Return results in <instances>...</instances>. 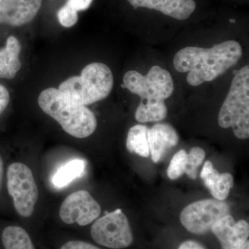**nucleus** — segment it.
I'll return each instance as SVG.
<instances>
[{
    "label": "nucleus",
    "mask_w": 249,
    "mask_h": 249,
    "mask_svg": "<svg viewBox=\"0 0 249 249\" xmlns=\"http://www.w3.org/2000/svg\"><path fill=\"white\" fill-rule=\"evenodd\" d=\"M78 11H85L91 6L93 0H68Z\"/></svg>",
    "instance_id": "b1692460"
},
{
    "label": "nucleus",
    "mask_w": 249,
    "mask_h": 249,
    "mask_svg": "<svg viewBox=\"0 0 249 249\" xmlns=\"http://www.w3.org/2000/svg\"><path fill=\"white\" fill-rule=\"evenodd\" d=\"M242 55V46L235 40H227L210 49L185 47L175 54V70L188 72L187 82L192 86H199L212 81L235 65Z\"/></svg>",
    "instance_id": "f257e3e1"
},
{
    "label": "nucleus",
    "mask_w": 249,
    "mask_h": 249,
    "mask_svg": "<svg viewBox=\"0 0 249 249\" xmlns=\"http://www.w3.org/2000/svg\"><path fill=\"white\" fill-rule=\"evenodd\" d=\"M101 213L99 204L89 192L80 190L70 195L60 206L59 216L64 224L83 227L94 222Z\"/></svg>",
    "instance_id": "1a4fd4ad"
},
{
    "label": "nucleus",
    "mask_w": 249,
    "mask_h": 249,
    "mask_svg": "<svg viewBox=\"0 0 249 249\" xmlns=\"http://www.w3.org/2000/svg\"><path fill=\"white\" fill-rule=\"evenodd\" d=\"M229 213V205L224 201L204 199L187 206L180 214V220L188 231L202 235Z\"/></svg>",
    "instance_id": "6e6552de"
},
{
    "label": "nucleus",
    "mask_w": 249,
    "mask_h": 249,
    "mask_svg": "<svg viewBox=\"0 0 249 249\" xmlns=\"http://www.w3.org/2000/svg\"><path fill=\"white\" fill-rule=\"evenodd\" d=\"M90 235L98 245L111 249H124L132 245L133 234L127 216L120 209L96 219Z\"/></svg>",
    "instance_id": "0eeeda50"
},
{
    "label": "nucleus",
    "mask_w": 249,
    "mask_h": 249,
    "mask_svg": "<svg viewBox=\"0 0 249 249\" xmlns=\"http://www.w3.org/2000/svg\"><path fill=\"white\" fill-rule=\"evenodd\" d=\"M204 150L199 147H193L188 154V161H187L186 169L185 173L187 174L188 178L192 179H196L197 168L199 165L202 164L205 159Z\"/></svg>",
    "instance_id": "aec40b11"
},
{
    "label": "nucleus",
    "mask_w": 249,
    "mask_h": 249,
    "mask_svg": "<svg viewBox=\"0 0 249 249\" xmlns=\"http://www.w3.org/2000/svg\"><path fill=\"white\" fill-rule=\"evenodd\" d=\"M148 129L147 126L142 124H136L129 129L126 147L129 152L145 158L150 155L147 139Z\"/></svg>",
    "instance_id": "f3484780"
},
{
    "label": "nucleus",
    "mask_w": 249,
    "mask_h": 249,
    "mask_svg": "<svg viewBox=\"0 0 249 249\" xmlns=\"http://www.w3.org/2000/svg\"><path fill=\"white\" fill-rule=\"evenodd\" d=\"M38 105L65 132L75 138L89 137L97 127V119L89 108L68 102L57 88H49L41 91Z\"/></svg>",
    "instance_id": "f03ea898"
},
{
    "label": "nucleus",
    "mask_w": 249,
    "mask_h": 249,
    "mask_svg": "<svg viewBox=\"0 0 249 249\" xmlns=\"http://www.w3.org/2000/svg\"><path fill=\"white\" fill-rule=\"evenodd\" d=\"M42 0H0V24L21 27L30 23L40 11Z\"/></svg>",
    "instance_id": "9d476101"
},
{
    "label": "nucleus",
    "mask_w": 249,
    "mask_h": 249,
    "mask_svg": "<svg viewBox=\"0 0 249 249\" xmlns=\"http://www.w3.org/2000/svg\"><path fill=\"white\" fill-rule=\"evenodd\" d=\"M222 128L232 127L237 138L249 137V67H242L232 80L230 89L218 115Z\"/></svg>",
    "instance_id": "39448f33"
},
{
    "label": "nucleus",
    "mask_w": 249,
    "mask_h": 249,
    "mask_svg": "<svg viewBox=\"0 0 249 249\" xmlns=\"http://www.w3.org/2000/svg\"><path fill=\"white\" fill-rule=\"evenodd\" d=\"M0 249H36L30 234L19 226L9 225L0 231Z\"/></svg>",
    "instance_id": "dca6fc26"
},
{
    "label": "nucleus",
    "mask_w": 249,
    "mask_h": 249,
    "mask_svg": "<svg viewBox=\"0 0 249 249\" xmlns=\"http://www.w3.org/2000/svg\"><path fill=\"white\" fill-rule=\"evenodd\" d=\"M78 12L71 3L67 1L66 4L59 9L57 14L59 22L65 28L73 27L78 20Z\"/></svg>",
    "instance_id": "412c9836"
},
{
    "label": "nucleus",
    "mask_w": 249,
    "mask_h": 249,
    "mask_svg": "<svg viewBox=\"0 0 249 249\" xmlns=\"http://www.w3.org/2000/svg\"><path fill=\"white\" fill-rule=\"evenodd\" d=\"M147 139L152 160L158 163L169 149L178 145V136L170 124H157L148 129Z\"/></svg>",
    "instance_id": "ddd939ff"
},
{
    "label": "nucleus",
    "mask_w": 249,
    "mask_h": 249,
    "mask_svg": "<svg viewBox=\"0 0 249 249\" xmlns=\"http://www.w3.org/2000/svg\"><path fill=\"white\" fill-rule=\"evenodd\" d=\"M211 231L222 249H240L248 239L249 225L245 220L235 222L231 215L227 214L213 226Z\"/></svg>",
    "instance_id": "9b49d317"
},
{
    "label": "nucleus",
    "mask_w": 249,
    "mask_h": 249,
    "mask_svg": "<svg viewBox=\"0 0 249 249\" xmlns=\"http://www.w3.org/2000/svg\"><path fill=\"white\" fill-rule=\"evenodd\" d=\"M134 9L147 8L160 11L165 16L185 20L196 9L194 0H127Z\"/></svg>",
    "instance_id": "f8f14e48"
},
{
    "label": "nucleus",
    "mask_w": 249,
    "mask_h": 249,
    "mask_svg": "<svg viewBox=\"0 0 249 249\" xmlns=\"http://www.w3.org/2000/svg\"><path fill=\"white\" fill-rule=\"evenodd\" d=\"M178 249H205L198 242L195 241L188 240L183 242L178 247Z\"/></svg>",
    "instance_id": "393cba45"
},
{
    "label": "nucleus",
    "mask_w": 249,
    "mask_h": 249,
    "mask_svg": "<svg viewBox=\"0 0 249 249\" xmlns=\"http://www.w3.org/2000/svg\"><path fill=\"white\" fill-rule=\"evenodd\" d=\"M86 162L82 160H73L64 165L55 173L52 178L54 186L62 188L67 186L75 178L84 173Z\"/></svg>",
    "instance_id": "a211bd4d"
},
{
    "label": "nucleus",
    "mask_w": 249,
    "mask_h": 249,
    "mask_svg": "<svg viewBox=\"0 0 249 249\" xmlns=\"http://www.w3.org/2000/svg\"><path fill=\"white\" fill-rule=\"evenodd\" d=\"M126 89L141 98L137 111L155 109L168 111L165 100L173 94L174 83L169 72L158 65L152 67L147 75L131 70L124 77Z\"/></svg>",
    "instance_id": "20e7f679"
},
{
    "label": "nucleus",
    "mask_w": 249,
    "mask_h": 249,
    "mask_svg": "<svg viewBox=\"0 0 249 249\" xmlns=\"http://www.w3.org/2000/svg\"><path fill=\"white\" fill-rule=\"evenodd\" d=\"M58 249H102L87 241L68 239L60 244Z\"/></svg>",
    "instance_id": "4be33fe9"
},
{
    "label": "nucleus",
    "mask_w": 249,
    "mask_h": 249,
    "mask_svg": "<svg viewBox=\"0 0 249 249\" xmlns=\"http://www.w3.org/2000/svg\"><path fill=\"white\" fill-rule=\"evenodd\" d=\"M10 99L9 90L4 85L0 84V116L9 106Z\"/></svg>",
    "instance_id": "5701e85b"
},
{
    "label": "nucleus",
    "mask_w": 249,
    "mask_h": 249,
    "mask_svg": "<svg viewBox=\"0 0 249 249\" xmlns=\"http://www.w3.org/2000/svg\"><path fill=\"white\" fill-rule=\"evenodd\" d=\"M3 175H4V161H3L2 157L0 155V190H1V183H2Z\"/></svg>",
    "instance_id": "a878e982"
},
{
    "label": "nucleus",
    "mask_w": 249,
    "mask_h": 249,
    "mask_svg": "<svg viewBox=\"0 0 249 249\" xmlns=\"http://www.w3.org/2000/svg\"><path fill=\"white\" fill-rule=\"evenodd\" d=\"M188 161V154L185 150H181L175 154L168 166V177L171 180H176L182 176L186 169Z\"/></svg>",
    "instance_id": "6ab92c4d"
},
{
    "label": "nucleus",
    "mask_w": 249,
    "mask_h": 249,
    "mask_svg": "<svg viewBox=\"0 0 249 249\" xmlns=\"http://www.w3.org/2000/svg\"><path fill=\"white\" fill-rule=\"evenodd\" d=\"M22 45L17 37L9 36L6 45L0 49V78L11 80L22 68L19 54Z\"/></svg>",
    "instance_id": "2eb2a0df"
},
{
    "label": "nucleus",
    "mask_w": 249,
    "mask_h": 249,
    "mask_svg": "<svg viewBox=\"0 0 249 249\" xmlns=\"http://www.w3.org/2000/svg\"><path fill=\"white\" fill-rule=\"evenodd\" d=\"M200 177L205 186L216 199L223 201L227 199L233 186V177L231 174L219 173L214 169L213 163L207 160L201 170Z\"/></svg>",
    "instance_id": "4468645a"
},
{
    "label": "nucleus",
    "mask_w": 249,
    "mask_h": 249,
    "mask_svg": "<svg viewBox=\"0 0 249 249\" xmlns=\"http://www.w3.org/2000/svg\"><path fill=\"white\" fill-rule=\"evenodd\" d=\"M114 86V76L109 67L101 62L85 66L80 76L70 77L59 85L64 99L80 106H89L109 96Z\"/></svg>",
    "instance_id": "7ed1b4c3"
},
{
    "label": "nucleus",
    "mask_w": 249,
    "mask_h": 249,
    "mask_svg": "<svg viewBox=\"0 0 249 249\" xmlns=\"http://www.w3.org/2000/svg\"><path fill=\"white\" fill-rule=\"evenodd\" d=\"M7 188L19 215L29 217L34 213L38 189L32 171L27 165L14 163L7 170Z\"/></svg>",
    "instance_id": "423d86ee"
},
{
    "label": "nucleus",
    "mask_w": 249,
    "mask_h": 249,
    "mask_svg": "<svg viewBox=\"0 0 249 249\" xmlns=\"http://www.w3.org/2000/svg\"><path fill=\"white\" fill-rule=\"evenodd\" d=\"M240 249H249V242L248 240L246 242V243L245 245L242 246V247H241Z\"/></svg>",
    "instance_id": "bb28decb"
}]
</instances>
